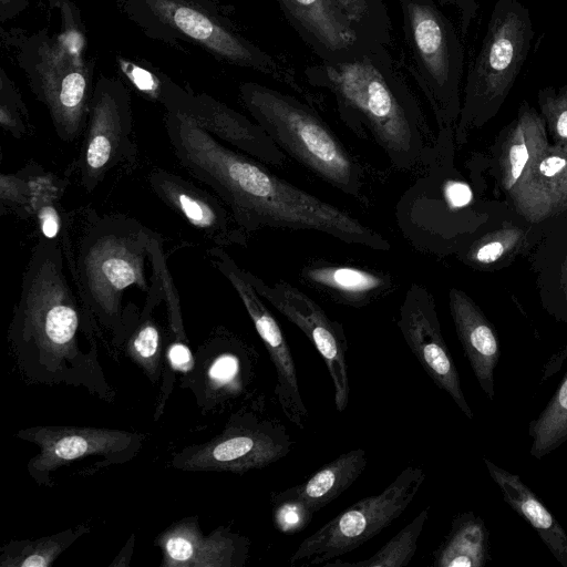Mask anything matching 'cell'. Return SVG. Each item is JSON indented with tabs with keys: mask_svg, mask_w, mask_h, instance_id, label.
<instances>
[{
	"mask_svg": "<svg viewBox=\"0 0 567 567\" xmlns=\"http://www.w3.org/2000/svg\"><path fill=\"white\" fill-rule=\"evenodd\" d=\"M454 145V130L439 128L421 174L395 205L399 230L422 254H456L466 245L462 226L474 194L453 165Z\"/></svg>",
	"mask_w": 567,
	"mask_h": 567,
	"instance_id": "8992f818",
	"label": "cell"
},
{
	"mask_svg": "<svg viewBox=\"0 0 567 567\" xmlns=\"http://www.w3.org/2000/svg\"><path fill=\"white\" fill-rule=\"evenodd\" d=\"M429 507L423 508L406 526L368 559L359 561L330 560L327 567H404L413 559L417 540L429 518Z\"/></svg>",
	"mask_w": 567,
	"mask_h": 567,
	"instance_id": "4dcf8cb0",
	"label": "cell"
},
{
	"mask_svg": "<svg viewBox=\"0 0 567 567\" xmlns=\"http://www.w3.org/2000/svg\"><path fill=\"white\" fill-rule=\"evenodd\" d=\"M83 137L78 176L81 186L92 193L113 168L135 156L131 99L121 81H97Z\"/></svg>",
	"mask_w": 567,
	"mask_h": 567,
	"instance_id": "4fadbf2b",
	"label": "cell"
},
{
	"mask_svg": "<svg viewBox=\"0 0 567 567\" xmlns=\"http://www.w3.org/2000/svg\"><path fill=\"white\" fill-rule=\"evenodd\" d=\"M135 544V535L131 534L127 542L125 543L122 550L118 555L113 559V561L109 565L110 567H126L131 563V558L134 551Z\"/></svg>",
	"mask_w": 567,
	"mask_h": 567,
	"instance_id": "b9f144b4",
	"label": "cell"
},
{
	"mask_svg": "<svg viewBox=\"0 0 567 567\" xmlns=\"http://www.w3.org/2000/svg\"><path fill=\"white\" fill-rule=\"evenodd\" d=\"M155 545L162 550V567H244L250 540L225 526L205 535L193 516L168 526Z\"/></svg>",
	"mask_w": 567,
	"mask_h": 567,
	"instance_id": "ffe728a7",
	"label": "cell"
},
{
	"mask_svg": "<svg viewBox=\"0 0 567 567\" xmlns=\"http://www.w3.org/2000/svg\"><path fill=\"white\" fill-rule=\"evenodd\" d=\"M165 126L179 165L213 189L248 235L264 228L312 230L348 244L389 251L390 241L355 216L277 176L228 147L194 118L167 112Z\"/></svg>",
	"mask_w": 567,
	"mask_h": 567,
	"instance_id": "6da1fadb",
	"label": "cell"
},
{
	"mask_svg": "<svg viewBox=\"0 0 567 567\" xmlns=\"http://www.w3.org/2000/svg\"><path fill=\"white\" fill-rule=\"evenodd\" d=\"M127 10L144 27L176 31L223 61L275 78L282 74L269 54L236 33L203 0H127Z\"/></svg>",
	"mask_w": 567,
	"mask_h": 567,
	"instance_id": "7c38bea8",
	"label": "cell"
},
{
	"mask_svg": "<svg viewBox=\"0 0 567 567\" xmlns=\"http://www.w3.org/2000/svg\"><path fill=\"white\" fill-rule=\"evenodd\" d=\"M185 115L194 118L223 143L264 164L274 166L286 164V153L256 121L248 120L207 95H193Z\"/></svg>",
	"mask_w": 567,
	"mask_h": 567,
	"instance_id": "7402d4cb",
	"label": "cell"
},
{
	"mask_svg": "<svg viewBox=\"0 0 567 567\" xmlns=\"http://www.w3.org/2000/svg\"><path fill=\"white\" fill-rule=\"evenodd\" d=\"M449 308L464 354L480 388L492 401L495 398V369L501 357L497 331L476 302L461 289H450Z\"/></svg>",
	"mask_w": 567,
	"mask_h": 567,
	"instance_id": "603a6c76",
	"label": "cell"
},
{
	"mask_svg": "<svg viewBox=\"0 0 567 567\" xmlns=\"http://www.w3.org/2000/svg\"><path fill=\"white\" fill-rule=\"evenodd\" d=\"M206 257L237 292L268 351L277 374L275 395L284 415L295 426L305 429L309 414L300 393L292 353L280 324L248 279L246 269L223 247L207 248Z\"/></svg>",
	"mask_w": 567,
	"mask_h": 567,
	"instance_id": "9a60e30c",
	"label": "cell"
},
{
	"mask_svg": "<svg viewBox=\"0 0 567 567\" xmlns=\"http://www.w3.org/2000/svg\"><path fill=\"white\" fill-rule=\"evenodd\" d=\"M276 527L285 534L299 532L308 526L312 516L297 502L272 504Z\"/></svg>",
	"mask_w": 567,
	"mask_h": 567,
	"instance_id": "8d00e7d4",
	"label": "cell"
},
{
	"mask_svg": "<svg viewBox=\"0 0 567 567\" xmlns=\"http://www.w3.org/2000/svg\"><path fill=\"white\" fill-rule=\"evenodd\" d=\"M239 94L246 110L286 155L340 192L361 197L360 163L311 106L254 82L243 83Z\"/></svg>",
	"mask_w": 567,
	"mask_h": 567,
	"instance_id": "5b68a950",
	"label": "cell"
},
{
	"mask_svg": "<svg viewBox=\"0 0 567 567\" xmlns=\"http://www.w3.org/2000/svg\"><path fill=\"white\" fill-rule=\"evenodd\" d=\"M292 446L293 440L280 420L261 411L241 410L231 415L219 434L183 449L171 463L181 471L243 474L279 461Z\"/></svg>",
	"mask_w": 567,
	"mask_h": 567,
	"instance_id": "8fae6325",
	"label": "cell"
},
{
	"mask_svg": "<svg viewBox=\"0 0 567 567\" xmlns=\"http://www.w3.org/2000/svg\"><path fill=\"white\" fill-rule=\"evenodd\" d=\"M533 38L529 10L518 0H496L464 84L454 128L457 146L466 143L471 131L498 113L527 59Z\"/></svg>",
	"mask_w": 567,
	"mask_h": 567,
	"instance_id": "52a82bcc",
	"label": "cell"
},
{
	"mask_svg": "<svg viewBox=\"0 0 567 567\" xmlns=\"http://www.w3.org/2000/svg\"><path fill=\"white\" fill-rule=\"evenodd\" d=\"M439 0H400L412 73L439 128H455L462 107L465 27Z\"/></svg>",
	"mask_w": 567,
	"mask_h": 567,
	"instance_id": "ba28073f",
	"label": "cell"
},
{
	"mask_svg": "<svg viewBox=\"0 0 567 567\" xmlns=\"http://www.w3.org/2000/svg\"><path fill=\"white\" fill-rule=\"evenodd\" d=\"M424 480L422 467H405L380 494L360 499L305 538L290 566L323 565L369 542L405 511Z\"/></svg>",
	"mask_w": 567,
	"mask_h": 567,
	"instance_id": "30bf717a",
	"label": "cell"
},
{
	"mask_svg": "<svg viewBox=\"0 0 567 567\" xmlns=\"http://www.w3.org/2000/svg\"><path fill=\"white\" fill-rule=\"evenodd\" d=\"M491 560L489 532L473 512L458 513L433 553L434 567H484Z\"/></svg>",
	"mask_w": 567,
	"mask_h": 567,
	"instance_id": "4316f807",
	"label": "cell"
},
{
	"mask_svg": "<svg viewBox=\"0 0 567 567\" xmlns=\"http://www.w3.org/2000/svg\"><path fill=\"white\" fill-rule=\"evenodd\" d=\"M396 324L426 374L472 420L474 413L466 401L457 368L443 338L435 300L424 286L416 282L410 285L400 306Z\"/></svg>",
	"mask_w": 567,
	"mask_h": 567,
	"instance_id": "e0dca14e",
	"label": "cell"
},
{
	"mask_svg": "<svg viewBox=\"0 0 567 567\" xmlns=\"http://www.w3.org/2000/svg\"><path fill=\"white\" fill-rule=\"evenodd\" d=\"M277 2L291 27L322 62H349L377 44L357 28L334 0Z\"/></svg>",
	"mask_w": 567,
	"mask_h": 567,
	"instance_id": "ac0fdd59",
	"label": "cell"
},
{
	"mask_svg": "<svg viewBox=\"0 0 567 567\" xmlns=\"http://www.w3.org/2000/svg\"><path fill=\"white\" fill-rule=\"evenodd\" d=\"M63 249L83 300L115 346L125 342L142 315L133 296L148 302L165 298L162 239L135 218L87 210L74 226L70 217Z\"/></svg>",
	"mask_w": 567,
	"mask_h": 567,
	"instance_id": "3957f363",
	"label": "cell"
},
{
	"mask_svg": "<svg viewBox=\"0 0 567 567\" xmlns=\"http://www.w3.org/2000/svg\"><path fill=\"white\" fill-rule=\"evenodd\" d=\"M157 305H147L138 321L125 340V352L152 382L161 374L162 333L153 319L152 311Z\"/></svg>",
	"mask_w": 567,
	"mask_h": 567,
	"instance_id": "1f68e13d",
	"label": "cell"
},
{
	"mask_svg": "<svg viewBox=\"0 0 567 567\" xmlns=\"http://www.w3.org/2000/svg\"><path fill=\"white\" fill-rule=\"evenodd\" d=\"M300 278L336 303L354 308L365 307L395 289L394 279L384 271L323 260L305 265Z\"/></svg>",
	"mask_w": 567,
	"mask_h": 567,
	"instance_id": "cb8c5ba5",
	"label": "cell"
},
{
	"mask_svg": "<svg viewBox=\"0 0 567 567\" xmlns=\"http://www.w3.org/2000/svg\"><path fill=\"white\" fill-rule=\"evenodd\" d=\"M87 533V524H78L41 538L11 540L1 547L0 567H50L63 551Z\"/></svg>",
	"mask_w": 567,
	"mask_h": 567,
	"instance_id": "f1b7e54d",
	"label": "cell"
},
{
	"mask_svg": "<svg viewBox=\"0 0 567 567\" xmlns=\"http://www.w3.org/2000/svg\"><path fill=\"white\" fill-rule=\"evenodd\" d=\"M483 462L507 505L533 527L555 559L567 567V534L559 522L519 475L486 457Z\"/></svg>",
	"mask_w": 567,
	"mask_h": 567,
	"instance_id": "d4e9b609",
	"label": "cell"
},
{
	"mask_svg": "<svg viewBox=\"0 0 567 567\" xmlns=\"http://www.w3.org/2000/svg\"><path fill=\"white\" fill-rule=\"evenodd\" d=\"M368 464L362 449L347 451L313 473L307 481L271 494V504L297 502L311 516L336 499L359 478Z\"/></svg>",
	"mask_w": 567,
	"mask_h": 567,
	"instance_id": "484cf974",
	"label": "cell"
},
{
	"mask_svg": "<svg viewBox=\"0 0 567 567\" xmlns=\"http://www.w3.org/2000/svg\"><path fill=\"white\" fill-rule=\"evenodd\" d=\"M96 321L59 243L40 238L25 266L8 342L30 381L84 388L111 401L99 360Z\"/></svg>",
	"mask_w": 567,
	"mask_h": 567,
	"instance_id": "7a4b0ae2",
	"label": "cell"
},
{
	"mask_svg": "<svg viewBox=\"0 0 567 567\" xmlns=\"http://www.w3.org/2000/svg\"><path fill=\"white\" fill-rule=\"evenodd\" d=\"M566 358L567 344L564 348H561L558 352L553 354L551 358L545 363L542 370L540 383L545 382L557 371H559Z\"/></svg>",
	"mask_w": 567,
	"mask_h": 567,
	"instance_id": "60d3db41",
	"label": "cell"
},
{
	"mask_svg": "<svg viewBox=\"0 0 567 567\" xmlns=\"http://www.w3.org/2000/svg\"><path fill=\"white\" fill-rule=\"evenodd\" d=\"M529 453L540 460L567 441V373L539 415L528 424Z\"/></svg>",
	"mask_w": 567,
	"mask_h": 567,
	"instance_id": "f546056e",
	"label": "cell"
},
{
	"mask_svg": "<svg viewBox=\"0 0 567 567\" xmlns=\"http://www.w3.org/2000/svg\"><path fill=\"white\" fill-rule=\"evenodd\" d=\"M16 436L39 446L27 464V472L39 485H51V473L68 464L100 456L105 466L123 464L140 452L145 435L124 430L75 425H35Z\"/></svg>",
	"mask_w": 567,
	"mask_h": 567,
	"instance_id": "5bb4252c",
	"label": "cell"
},
{
	"mask_svg": "<svg viewBox=\"0 0 567 567\" xmlns=\"http://www.w3.org/2000/svg\"><path fill=\"white\" fill-rule=\"evenodd\" d=\"M548 144L544 117L526 101L522 102L517 116L501 131L492 147L493 174L508 200Z\"/></svg>",
	"mask_w": 567,
	"mask_h": 567,
	"instance_id": "44dd1931",
	"label": "cell"
},
{
	"mask_svg": "<svg viewBox=\"0 0 567 567\" xmlns=\"http://www.w3.org/2000/svg\"><path fill=\"white\" fill-rule=\"evenodd\" d=\"M357 28L373 43L390 42V17L383 0H334Z\"/></svg>",
	"mask_w": 567,
	"mask_h": 567,
	"instance_id": "d6a6232c",
	"label": "cell"
},
{
	"mask_svg": "<svg viewBox=\"0 0 567 567\" xmlns=\"http://www.w3.org/2000/svg\"><path fill=\"white\" fill-rule=\"evenodd\" d=\"M305 74L312 86L333 95L344 124L360 137L370 136L394 167L424 164L434 141L386 45L375 44L349 62L309 65Z\"/></svg>",
	"mask_w": 567,
	"mask_h": 567,
	"instance_id": "277c9868",
	"label": "cell"
},
{
	"mask_svg": "<svg viewBox=\"0 0 567 567\" xmlns=\"http://www.w3.org/2000/svg\"><path fill=\"white\" fill-rule=\"evenodd\" d=\"M79 44L71 35L63 40L39 35L27 44L21 62L34 94L47 106L64 142H74L84 133L93 94Z\"/></svg>",
	"mask_w": 567,
	"mask_h": 567,
	"instance_id": "9c48e42d",
	"label": "cell"
},
{
	"mask_svg": "<svg viewBox=\"0 0 567 567\" xmlns=\"http://www.w3.org/2000/svg\"><path fill=\"white\" fill-rule=\"evenodd\" d=\"M558 272V288L560 292L550 313L556 320L567 321V249L560 261Z\"/></svg>",
	"mask_w": 567,
	"mask_h": 567,
	"instance_id": "ab89813d",
	"label": "cell"
},
{
	"mask_svg": "<svg viewBox=\"0 0 567 567\" xmlns=\"http://www.w3.org/2000/svg\"><path fill=\"white\" fill-rule=\"evenodd\" d=\"M0 194L2 207L25 212L27 207V181L23 173L2 174L0 178Z\"/></svg>",
	"mask_w": 567,
	"mask_h": 567,
	"instance_id": "74e56055",
	"label": "cell"
},
{
	"mask_svg": "<svg viewBox=\"0 0 567 567\" xmlns=\"http://www.w3.org/2000/svg\"><path fill=\"white\" fill-rule=\"evenodd\" d=\"M537 102L553 144L567 147V84L558 90L553 86L540 89Z\"/></svg>",
	"mask_w": 567,
	"mask_h": 567,
	"instance_id": "836d02e7",
	"label": "cell"
},
{
	"mask_svg": "<svg viewBox=\"0 0 567 567\" xmlns=\"http://www.w3.org/2000/svg\"><path fill=\"white\" fill-rule=\"evenodd\" d=\"M10 87L1 84L0 123L3 130L10 132L14 137L20 138L27 134V124L23 117L27 112L20 111L19 100Z\"/></svg>",
	"mask_w": 567,
	"mask_h": 567,
	"instance_id": "d590c367",
	"label": "cell"
},
{
	"mask_svg": "<svg viewBox=\"0 0 567 567\" xmlns=\"http://www.w3.org/2000/svg\"><path fill=\"white\" fill-rule=\"evenodd\" d=\"M246 272L259 296L296 324L315 346L330 374L336 409L343 412L350 395L343 326L330 319L313 299L291 284L278 280L268 285L247 269Z\"/></svg>",
	"mask_w": 567,
	"mask_h": 567,
	"instance_id": "2e32d148",
	"label": "cell"
},
{
	"mask_svg": "<svg viewBox=\"0 0 567 567\" xmlns=\"http://www.w3.org/2000/svg\"><path fill=\"white\" fill-rule=\"evenodd\" d=\"M34 215L41 233L40 238L60 243L64 248L66 245L70 217L63 214L56 200L42 204L35 209Z\"/></svg>",
	"mask_w": 567,
	"mask_h": 567,
	"instance_id": "e575fe53",
	"label": "cell"
},
{
	"mask_svg": "<svg viewBox=\"0 0 567 567\" xmlns=\"http://www.w3.org/2000/svg\"><path fill=\"white\" fill-rule=\"evenodd\" d=\"M4 3H9V0H1V8L4 6Z\"/></svg>",
	"mask_w": 567,
	"mask_h": 567,
	"instance_id": "7bdbcfd3",
	"label": "cell"
},
{
	"mask_svg": "<svg viewBox=\"0 0 567 567\" xmlns=\"http://www.w3.org/2000/svg\"><path fill=\"white\" fill-rule=\"evenodd\" d=\"M153 193L214 246L246 247L248 234L227 206L212 194L173 172L154 168L148 174Z\"/></svg>",
	"mask_w": 567,
	"mask_h": 567,
	"instance_id": "d6986e66",
	"label": "cell"
},
{
	"mask_svg": "<svg viewBox=\"0 0 567 567\" xmlns=\"http://www.w3.org/2000/svg\"><path fill=\"white\" fill-rule=\"evenodd\" d=\"M529 230L506 224L470 240L456 252L465 265L478 270H492L498 264L511 261L530 244Z\"/></svg>",
	"mask_w": 567,
	"mask_h": 567,
	"instance_id": "83f0119b",
	"label": "cell"
},
{
	"mask_svg": "<svg viewBox=\"0 0 567 567\" xmlns=\"http://www.w3.org/2000/svg\"><path fill=\"white\" fill-rule=\"evenodd\" d=\"M185 342L176 338L169 343L165 354L169 369L183 374L190 372L195 367V358Z\"/></svg>",
	"mask_w": 567,
	"mask_h": 567,
	"instance_id": "f35d334b",
	"label": "cell"
}]
</instances>
